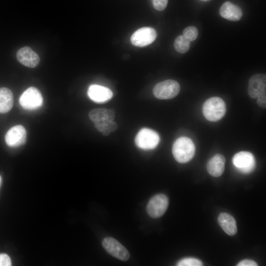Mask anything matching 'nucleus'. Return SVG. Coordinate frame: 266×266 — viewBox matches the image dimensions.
Here are the masks:
<instances>
[{"label": "nucleus", "instance_id": "cd10ccee", "mask_svg": "<svg viewBox=\"0 0 266 266\" xmlns=\"http://www.w3.org/2000/svg\"><path fill=\"white\" fill-rule=\"evenodd\" d=\"M1 176H0V182H1Z\"/></svg>", "mask_w": 266, "mask_h": 266}, {"label": "nucleus", "instance_id": "39448f33", "mask_svg": "<svg viewBox=\"0 0 266 266\" xmlns=\"http://www.w3.org/2000/svg\"><path fill=\"white\" fill-rule=\"evenodd\" d=\"M19 103L24 109L34 110L42 105L43 98L38 89L31 87L22 94L19 99Z\"/></svg>", "mask_w": 266, "mask_h": 266}, {"label": "nucleus", "instance_id": "f257e3e1", "mask_svg": "<svg viewBox=\"0 0 266 266\" xmlns=\"http://www.w3.org/2000/svg\"><path fill=\"white\" fill-rule=\"evenodd\" d=\"M172 152L177 162L186 163L193 158L195 153V146L190 138L180 137L174 142Z\"/></svg>", "mask_w": 266, "mask_h": 266}, {"label": "nucleus", "instance_id": "f8f14e48", "mask_svg": "<svg viewBox=\"0 0 266 266\" xmlns=\"http://www.w3.org/2000/svg\"><path fill=\"white\" fill-rule=\"evenodd\" d=\"M17 59L22 65L31 68L36 67L40 61L38 55L28 46L18 51Z\"/></svg>", "mask_w": 266, "mask_h": 266}, {"label": "nucleus", "instance_id": "423d86ee", "mask_svg": "<svg viewBox=\"0 0 266 266\" xmlns=\"http://www.w3.org/2000/svg\"><path fill=\"white\" fill-rule=\"evenodd\" d=\"M168 206V199L164 194H159L153 197L147 205L148 215L154 218L161 217L166 211Z\"/></svg>", "mask_w": 266, "mask_h": 266}, {"label": "nucleus", "instance_id": "4468645a", "mask_svg": "<svg viewBox=\"0 0 266 266\" xmlns=\"http://www.w3.org/2000/svg\"><path fill=\"white\" fill-rule=\"evenodd\" d=\"M219 13L222 17L232 21H237L242 16L241 9L230 1H226L221 5Z\"/></svg>", "mask_w": 266, "mask_h": 266}, {"label": "nucleus", "instance_id": "f03ea898", "mask_svg": "<svg viewBox=\"0 0 266 266\" xmlns=\"http://www.w3.org/2000/svg\"><path fill=\"white\" fill-rule=\"evenodd\" d=\"M226 106L225 101L217 97H211L205 101L202 112L205 118L211 122H216L225 115Z\"/></svg>", "mask_w": 266, "mask_h": 266}, {"label": "nucleus", "instance_id": "dca6fc26", "mask_svg": "<svg viewBox=\"0 0 266 266\" xmlns=\"http://www.w3.org/2000/svg\"><path fill=\"white\" fill-rule=\"evenodd\" d=\"M89 117L93 123L97 124L105 121H112L115 117V111L113 109L98 108L91 110Z\"/></svg>", "mask_w": 266, "mask_h": 266}, {"label": "nucleus", "instance_id": "5701e85b", "mask_svg": "<svg viewBox=\"0 0 266 266\" xmlns=\"http://www.w3.org/2000/svg\"><path fill=\"white\" fill-rule=\"evenodd\" d=\"M154 8L158 11L164 10L167 4L168 0H152Z\"/></svg>", "mask_w": 266, "mask_h": 266}, {"label": "nucleus", "instance_id": "0eeeda50", "mask_svg": "<svg viewBox=\"0 0 266 266\" xmlns=\"http://www.w3.org/2000/svg\"><path fill=\"white\" fill-rule=\"evenodd\" d=\"M232 160L236 168L243 173H250L255 169V158L249 152H239L234 155Z\"/></svg>", "mask_w": 266, "mask_h": 266}, {"label": "nucleus", "instance_id": "6e6552de", "mask_svg": "<svg viewBox=\"0 0 266 266\" xmlns=\"http://www.w3.org/2000/svg\"><path fill=\"white\" fill-rule=\"evenodd\" d=\"M157 35V32L154 29L148 27H142L133 33L130 41L134 46H146L153 42Z\"/></svg>", "mask_w": 266, "mask_h": 266}, {"label": "nucleus", "instance_id": "a878e982", "mask_svg": "<svg viewBox=\"0 0 266 266\" xmlns=\"http://www.w3.org/2000/svg\"><path fill=\"white\" fill-rule=\"evenodd\" d=\"M237 266H257V264L254 261L251 260H243L240 261Z\"/></svg>", "mask_w": 266, "mask_h": 266}, {"label": "nucleus", "instance_id": "bb28decb", "mask_svg": "<svg viewBox=\"0 0 266 266\" xmlns=\"http://www.w3.org/2000/svg\"><path fill=\"white\" fill-rule=\"evenodd\" d=\"M201 1H209L210 0H200Z\"/></svg>", "mask_w": 266, "mask_h": 266}, {"label": "nucleus", "instance_id": "4be33fe9", "mask_svg": "<svg viewBox=\"0 0 266 266\" xmlns=\"http://www.w3.org/2000/svg\"><path fill=\"white\" fill-rule=\"evenodd\" d=\"M178 266H201L202 263L199 259L194 258H186L180 260L177 263Z\"/></svg>", "mask_w": 266, "mask_h": 266}, {"label": "nucleus", "instance_id": "20e7f679", "mask_svg": "<svg viewBox=\"0 0 266 266\" xmlns=\"http://www.w3.org/2000/svg\"><path fill=\"white\" fill-rule=\"evenodd\" d=\"M160 137L158 133L148 128H143L137 133L135 143L137 147L145 150L152 149L158 145Z\"/></svg>", "mask_w": 266, "mask_h": 266}, {"label": "nucleus", "instance_id": "1a4fd4ad", "mask_svg": "<svg viewBox=\"0 0 266 266\" xmlns=\"http://www.w3.org/2000/svg\"><path fill=\"white\" fill-rule=\"evenodd\" d=\"M102 245L108 254L120 260L126 261L130 258L127 249L112 237L104 238L102 241Z\"/></svg>", "mask_w": 266, "mask_h": 266}, {"label": "nucleus", "instance_id": "6ab92c4d", "mask_svg": "<svg viewBox=\"0 0 266 266\" xmlns=\"http://www.w3.org/2000/svg\"><path fill=\"white\" fill-rule=\"evenodd\" d=\"M97 130L104 136H108L111 132H114L117 128V124L112 121H105L94 124Z\"/></svg>", "mask_w": 266, "mask_h": 266}, {"label": "nucleus", "instance_id": "7ed1b4c3", "mask_svg": "<svg viewBox=\"0 0 266 266\" xmlns=\"http://www.w3.org/2000/svg\"><path fill=\"white\" fill-rule=\"evenodd\" d=\"M179 84L174 80H166L157 84L153 92L154 96L160 100H168L175 97L179 93Z\"/></svg>", "mask_w": 266, "mask_h": 266}, {"label": "nucleus", "instance_id": "2eb2a0df", "mask_svg": "<svg viewBox=\"0 0 266 266\" xmlns=\"http://www.w3.org/2000/svg\"><path fill=\"white\" fill-rule=\"evenodd\" d=\"M225 158L220 154L213 156L207 164V170L211 176L215 177L220 176L225 170Z\"/></svg>", "mask_w": 266, "mask_h": 266}, {"label": "nucleus", "instance_id": "b1692460", "mask_svg": "<svg viewBox=\"0 0 266 266\" xmlns=\"http://www.w3.org/2000/svg\"><path fill=\"white\" fill-rule=\"evenodd\" d=\"M11 261L10 257L6 254H0V266H10Z\"/></svg>", "mask_w": 266, "mask_h": 266}, {"label": "nucleus", "instance_id": "393cba45", "mask_svg": "<svg viewBox=\"0 0 266 266\" xmlns=\"http://www.w3.org/2000/svg\"><path fill=\"white\" fill-rule=\"evenodd\" d=\"M257 99V103L259 106L265 108L266 107V93L261 95Z\"/></svg>", "mask_w": 266, "mask_h": 266}, {"label": "nucleus", "instance_id": "ddd939ff", "mask_svg": "<svg viewBox=\"0 0 266 266\" xmlns=\"http://www.w3.org/2000/svg\"><path fill=\"white\" fill-rule=\"evenodd\" d=\"M88 95L93 101L97 103H103L110 100L113 96V93L107 87L92 85L88 88Z\"/></svg>", "mask_w": 266, "mask_h": 266}, {"label": "nucleus", "instance_id": "f3484780", "mask_svg": "<svg viewBox=\"0 0 266 266\" xmlns=\"http://www.w3.org/2000/svg\"><path fill=\"white\" fill-rule=\"evenodd\" d=\"M218 222L223 230L227 234L234 235L237 231L234 218L227 213H221L218 218Z\"/></svg>", "mask_w": 266, "mask_h": 266}, {"label": "nucleus", "instance_id": "412c9836", "mask_svg": "<svg viewBox=\"0 0 266 266\" xmlns=\"http://www.w3.org/2000/svg\"><path fill=\"white\" fill-rule=\"evenodd\" d=\"M183 35L189 41H193L198 37V29L194 26L188 27L184 30Z\"/></svg>", "mask_w": 266, "mask_h": 266}, {"label": "nucleus", "instance_id": "9b49d317", "mask_svg": "<svg viewBox=\"0 0 266 266\" xmlns=\"http://www.w3.org/2000/svg\"><path fill=\"white\" fill-rule=\"evenodd\" d=\"M266 76L265 74H256L249 79L248 93L252 99H256L266 93Z\"/></svg>", "mask_w": 266, "mask_h": 266}, {"label": "nucleus", "instance_id": "9d476101", "mask_svg": "<svg viewBox=\"0 0 266 266\" xmlns=\"http://www.w3.org/2000/svg\"><path fill=\"white\" fill-rule=\"evenodd\" d=\"M26 131L22 125L11 128L5 135V141L10 147H18L24 144L26 140Z\"/></svg>", "mask_w": 266, "mask_h": 266}, {"label": "nucleus", "instance_id": "a211bd4d", "mask_svg": "<svg viewBox=\"0 0 266 266\" xmlns=\"http://www.w3.org/2000/svg\"><path fill=\"white\" fill-rule=\"evenodd\" d=\"M13 105V95L11 91L5 87L0 88V113H4L11 110Z\"/></svg>", "mask_w": 266, "mask_h": 266}, {"label": "nucleus", "instance_id": "aec40b11", "mask_svg": "<svg viewBox=\"0 0 266 266\" xmlns=\"http://www.w3.org/2000/svg\"><path fill=\"white\" fill-rule=\"evenodd\" d=\"M190 41L183 35L177 36L174 42L175 50L180 53H185L190 48Z\"/></svg>", "mask_w": 266, "mask_h": 266}]
</instances>
